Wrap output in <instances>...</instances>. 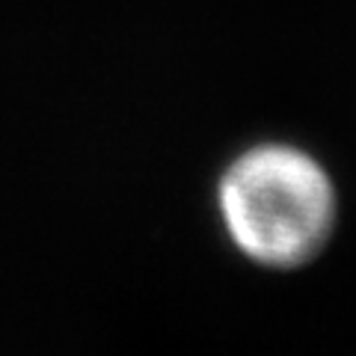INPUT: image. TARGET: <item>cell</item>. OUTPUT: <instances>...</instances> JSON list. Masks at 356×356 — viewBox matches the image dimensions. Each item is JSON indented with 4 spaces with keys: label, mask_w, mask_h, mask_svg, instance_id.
<instances>
[{
    "label": "cell",
    "mask_w": 356,
    "mask_h": 356,
    "mask_svg": "<svg viewBox=\"0 0 356 356\" xmlns=\"http://www.w3.org/2000/svg\"><path fill=\"white\" fill-rule=\"evenodd\" d=\"M220 211L243 255L270 267H294L330 238L336 196L327 172L291 146H259L229 166Z\"/></svg>",
    "instance_id": "1"
}]
</instances>
